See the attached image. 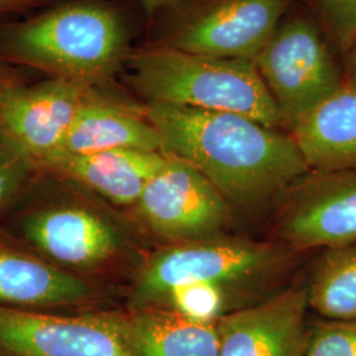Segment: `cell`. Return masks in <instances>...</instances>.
I'll list each match as a JSON object with an SVG mask.
<instances>
[{
  "mask_svg": "<svg viewBox=\"0 0 356 356\" xmlns=\"http://www.w3.org/2000/svg\"><path fill=\"white\" fill-rule=\"evenodd\" d=\"M41 0H0V11H7V10H13L17 7H23L26 4H32Z\"/></svg>",
  "mask_w": 356,
  "mask_h": 356,
  "instance_id": "25",
  "label": "cell"
},
{
  "mask_svg": "<svg viewBox=\"0 0 356 356\" xmlns=\"http://www.w3.org/2000/svg\"><path fill=\"white\" fill-rule=\"evenodd\" d=\"M90 86L64 78L0 89V132L38 166L64 149Z\"/></svg>",
  "mask_w": 356,
  "mask_h": 356,
  "instance_id": "9",
  "label": "cell"
},
{
  "mask_svg": "<svg viewBox=\"0 0 356 356\" xmlns=\"http://www.w3.org/2000/svg\"><path fill=\"white\" fill-rule=\"evenodd\" d=\"M90 297L89 284L64 268L0 247V305L36 310L79 305Z\"/></svg>",
  "mask_w": 356,
  "mask_h": 356,
  "instance_id": "15",
  "label": "cell"
},
{
  "mask_svg": "<svg viewBox=\"0 0 356 356\" xmlns=\"http://www.w3.org/2000/svg\"><path fill=\"white\" fill-rule=\"evenodd\" d=\"M307 284L293 285L216 322L218 356H305Z\"/></svg>",
  "mask_w": 356,
  "mask_h": 356,
  "instance_id": "11",
  "label": "cell"
},
{
  "mask_svg": "<svg viewBox=\"0 0 356 356\" xmlns=\"http://www.w3.org/2000/svg\"><path fill=\"white\" fill-rule=\"evenodd\" d=\"M0 53L15 63L98 86L127 63V29L95 1H70L0 29Z\"/></svg>",
  "mask_w": 356,
  "mask_h": 356,
  "instance_id": "2",
  "label": "cell"
},
{
  "mask_svg": "<svg viewBox=\"0 0 356 356\" xmlns=\"http://www.w3.org/2000/svg\"><path fill=\"white\" fill-rule=\"evenodd\" d=\"M131 356H218L216 322L191 318L169 307L122 312Z\"/></svg>",
  "mask_w": 356,
  "mask_h": 356,
  "instance_id": "16",
  "label": "cell"
},
{
  "mask_svg": "<svg viewBox=\"0 0 356 356\" xmlns=\"http://www.w3.org/2000/svg\"><path fill=\"white\" fill-rule=\"evenodd\" d=\"M286 259L288 252L281 245L226 235L166 244L141 264L129 296V310L160 307L170 293L191 286L234 292L275 275Z\"/></svg>",
  "mask_w": 356,
  "mask_h": 356,
  "instance_id": "4",
  "label": "cell"
},
{
  "mask_svg": "<svg viewBox=\"0 0 356 356\" xmlns=\"http://www.w3.org/2000/svg\"><path fill=\"white\" fill-rule=\"evenodd\" d=\"M13 83H16L13 70L8 66L0 63V89L6 88L8 85H13Z\"/></svg>",
  "mask_w": 356,
  "mask_h": 356,
  "instance_id": "24",
  "label": "cell"
},
{
  "mask_svg": "<svg viewBox=\"0 0 356 356\" xmlns=\"http://www.w3.org/2000/svg\"><path fill=\"white\" fill-rule=\"evenodd\" d=\"M128 85L147 103L248 116L284 127L280 111L250 60L222 58L159 47L128 57Z\"/></svg>",
  "mask_w": 356,
  "mask_h": 356,
  "instance_id": "3",
  "label": "cell"
},
{
  "mask_svg": "<svg viewBox=\"0 0 356 356\" xmlns=\"http://www.w3.org/2000/svg\"><path fill=\"white\" fill-rule=\"evenodd\" d=\"M38 165L0 132V210L20 191Z\"/></svg>",
  "mask_w": 356,
  "mask_h": 356,
  "instance_id": "21",
  "label": "cell"
},
{
  "mask_svg": "<svg viewBox=\"0 0 356 356\" xmlns=\"http://www.w3.org/2000/svg\"><path fill=\"white\" fill-rule=\"evenodd\" d=\"M291 134L310 170L356 169V89L343 83Z\"/></svg>",
  "mask_w": 356,
  "mask_h": 356,
  "instance_id": "17",
  "label": "cell"
},
{
  "mask_svg": "<svg viewBox=\"0 0 356 356\" xmlns=\"http://www.w3.org/2000/svg\"><path fill=\"white\" fill-rule=\"evenodd\" d=\"M132 207L149 232L172 244L225 235L234 206L200 170L166 153L165 164Z\"/></svg>",
  "mask_w": 356,
  "mask_h": 356,
  "instance_id": "6",
  "label": "cell"
},
{
  "mask_svg": "<svg viewBox=\"0 0 356 356\" xmlns=\"http://www.w3.org/2000/svg\"><path fill=\"white\" fill-rule=\"evenodd\" d=\"M307 298L321 318L356 321V242L323 250L307 281Z\"/></svg>",
  "mask_w": 356,
  "mask_h": 356,
  "instance_id": "18",
  "label": "cell"
},
{
  "mask_svg": "<svg viewBox=\"0 0 356 356\" xmlns=\"http://www.w3.org/2000/svg\"><path fill=\"white\" fill-rule=\"evenodd\" d=\"M305 356H356V321L321 318L309 325Z\"/></svg>",
  "mask_w": 356,
  "mask_h": 356,
  "instance_id": "20",
  "label": "cell"
},
{
  "mask_svg": "<svg viewBox=\"0 0 356 356\" xmlns=\"http://www.w3.org/2000/svg\"><path fill=\"white\" fill-rule=\"evenodd\" d=\"M0 356H131L122 312L54 316L0 305Z\"/></svg>",
  "mask_w": 356,
  "mask_h": 356,
  "instance_id": "7",
  "label": "cell"
},
{
  "mask_svg": "<svg viewBox=\"0 0 356 356\" xmlns=\"http://www.w3.org/2000/svg\"><path fill=\"white\" fill-rule=\"evenodd\" d=\"M344 83L356 89V38L342 54Z\"/></svg>",
  "mask_w": 356,
  "mask_h": 356,
  "instance_id": "22",
  "label": "cell"
},
{
  "mask_svg": "<svg viewBox=\"0 0 356 356\" xmlns=\"http://www.w3.org/2000/svg\"><path fill=\"white\" fill-rule=\"evenodd\" d=\"M165 161V152L110 149L94 153H57L38 168L73 181L111 204L134 206Z\"/></svg>",
  "mask_w": 356,
  "mask_h": 356,
  "instance_id": "13",
  "label": "cell"
},
{
  "mask_svg": "<svg viewBox=\"0 0 356 356\" xmlns=\"http://www.w3.org/2000/svg\"><path fill=\"white\" fill-rule=\"evenodd\" d=\"M252 63L289 134L344 83L329 40L317 20L304 15L282 19Z\"/></svg>",
  "mask_w": 356,
  "mask_h": 356,
  "instance_id": "5",
  "label": "cell"
},
{
  "mask_svg": "<svg viewBox=\"0 0 356 356\" xmlns=\"http://www.w3.org/2000/svg\"><path fill=\"white\" fill-rule=\"evenodd\" d=\"M291 0H211L188 16L166 47L254 61L284 19Z\"/></svg>",
  "mask_w": 356,
  "mask_h": 356,
  "instance_id": "10",
  "label": "cell"
},
{
  "mask_svg": "<svg viewBox=\"0 0 356 356\" xmlns=\"http://www.w3.org/2000/svg\"><path fill=\"white\" fill-rule=\"evenodd\" d=\"M164 151L200 170L232 206H256L310 172L292 134L248 116L147 103Z\"/></svg>",
  "mask_w": 356,
  "mask_h": 356,
  "instance_id": "1",
  "label": "cell"
},
{
  "mask_svg": "<svg viewBox=\"0 0 356 356\" xmlns=\"http://www.w3.org/2000/svg\"><path fill=\"white\" fill-rule=\"evenodd\" d=\"M33 247L63 267L90 270L113 260L122 247L114 225L89 207L58 204L36 211L23 223Z\"/></svg>",
  "mask_w": 356,
  "mask_h": 356,
  "instance_id": "12",
  "label": "cell"
},
{
  "mask_svg": "<svg viewBox=\"0 0 356 356\" xmlns=\"http://www.w3.org/2000/svg\"><path fill=\"white\" fill-rule=\"evenodd\" d=\"M277 219L294 251L356 242V169L310 170L288 188Z\"/></svg>",
  "mask_w": 356,
  "mask_h": 356,
  "instance_id": "8",
  "label": "cell"
},
{
  "mask_svg": "<svg viewBox=\"0 0 356 356\" xmlns=\"http://www.w3.org/2000/svg\"><path fill=\"white\" fill-rule=\"evenodd\" d=\"M331 47L341 56L356 38V0H307Z\"/></svg>",
  "mask_w": 356,
  "mask_h": 356,
  "instance_id": "19",
  "label": "cell"
},
{
  "mask_svg": "<svg viewBox=\"0 0 356 356\" xmlns=\"http://www.w3.org/2000/svg\"><path fill=\"white\" fill-rule=\"evenodd\" d=\"M139 1H140L141 7L144 8L145 13L151 16L156 11H159L160 8L165 7L176 0H139Z\"/></svg>",
  "mask_w": 356,
  "mask_h": 356,
  "instance_id": "23",
  "label": "cell"
},
{
  "mask_svg": "<svg viewBox=\"0 0 356 356\" xmlns=\"http://www.w3.org/2000/svg\"><path fill=\"white\" fill-rule=\"evenodd\" d=\"M91 88L81 103L65 141L66 153H94L110 149L165 152L159 131L136 107Z\"/></svg>",
  "mask_w": 356,
  "mask_h": 356,
  "instance_id": "14",
  "label": "cell"
}]
</instances>
